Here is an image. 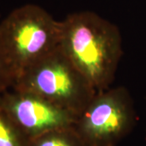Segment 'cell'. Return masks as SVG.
<instances>
[{"label": "cell", "instance_id": "obj_1", "mask_svg": "<svg viewBox=\"0 0 146 146\" xmlns=\"http://www.w3.org/2000/svg\"><path fill=\"white\" fill-rule=\"evenodd\" d=\"M60 47L98 92L110 87L123 56L116 25L91 11L60 21Z\"/></svg>", "mask_w": 146, "mask_h": 146}, {"label": "cell", "instance_id": "obj_2", "mask_svg": "<svg viewBox=\"0 0 146 146\" xmlns=\"http://www.w3.org/2000/svg\"><path fill=\"white\" fill-rule=\"evenodd\" d=\"M0 35L16 78L60 47V21L39 5L25 4L1 21Z\"/></svg>", "mask_w": 146, "mask_h": 146}, {"label": "cell", "instance_id": "obj_3", "mask_svg": "<svg viewBox=\"0 0 146 146\" xmlns=\"http://www.w3.org/2000/svg\"><path fill=\"white\" fill-rule=\"evenodd\" d=\"M12 87L41 97L76 118L97 94L60 47L21 72Z\"/></svg>", "mask_w": 146, "mask_h": 146}, {"label": "cell", "instance_id": "obj_4", "mask_svg": "<svg viewBox=\"0 0 146 146\" xmlns=\"http://www.w3.org/2000/svg\"><path fill=\"white\" fill-rule=\"evenodd\" d=\"M137 122L134 103L125 87L98 92L74 126L87 146H116Z\"/></svg>", "mask_w": 146, "mask_h": 146}, {"label": "cell", "instance_id": "obj_5", "mask_svg": "<svg viewBox=\"0 0 146 146\" xmlns=\"http://www.w3.org/2000/svg\"><path fill=\"white\" fill-rule=\"evenodd\" d=\"M0 106L29 139L76 120L72 114L41 97L14 87L0 94Z\"/></svg>", "mask_w": 146, "mask_h": 146}, {"label": "cell", "instance_id": "obj_6", "mask_svg": "<svg viewBox=\"0 0 146 146\" xmlns=\"http://www.w3.org/2000/svg\"><path fill=\"white\" fill-rule=\"evenodd\" d=\"M28 146H87L74 124L56 128L29 139Z\"/></svg>", "mask_w": 146, "mask_h": 146}, {"label": "cell", "instance_id": "obj_7", "mask_svg": "<svg viewBox=\"0 0 146 146\" xmlns=\"http://www.w3.org/2000/svg\"><path fill=\"white\" fill-rule=\"evenodd\" d=\"M29 139L0 106V146H28Z\"/></svg>", "mask_w": 146, "mask_h": 146}, {"label": "cell", "instance_id": "obj_8", "mask_svg": "<svg viewBox=\"0 0 146 146\" xmlns=\"http://www.w3.org/2000/svg\"><path fill=\"white\" fill-rule=\"evenodd\" d=\"M15 78V74L5 57L0 35V94L13 87Z\"/></svg>", "mask_w": 146, "mask_h": 146}, {"label": "cell", "instance_id": "obj_9", "mask_svg": "<svg viewBox=\"0 0 146 146\" xmlns=\"http://www.w3.org/2000/svg\"><path fill=\"white\" fill-rule=\"evenodd\" d=\"M116 146H117V145H116Z\"/></svg>", "mask_w": 146, "mask_h": 146}]
</instances>
